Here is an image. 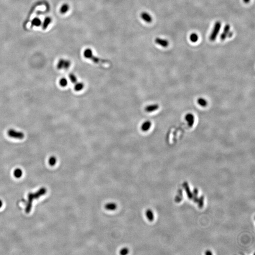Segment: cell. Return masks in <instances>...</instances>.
<instances>
[{
	"mask_svg": "<svg viewBox=\"0 0 255 255\" xmlns=\"http://www.w3.org/2000/svg\"><path fill=\"white\" fill-rule=\"evenodd\" d=\"M205 254H206V255H212V253L211 252V251H207L205 253Z\"/></svg>",
	"mask_w": 255,
	"mask_h": 255,
	"instance_id": "obj_26",
	"label": "cell"
},
{
	"mask_svg": "<svg viewBox=\"0 0 255 255\" xmlns=\"http://www.w3.org/2000/svg\"><path fill=\"white\" fill-rule=\"evenodd\" d=\"M197 103L198 105L202 107H206L207 105L208 102L205 98L203 97H199L197 99Z\"/></svg>",
	"mask_w": 255,
	"mask_h": 255,
	"instance_id": "obj_13",
	"label": "cell"
},
{
	"mask_svg": "<svg viewBox=\"0 0 255 255\" xmlns=\"http://www.w3.org/2000/svg\"><path fill=\"white\" fill-rule=\"evenodd\" d=\"M48 162H49V164H50V166H53L54 165H55V164H56L57 158L55 156H52L49 158Z\"/></svg>",
	"mask_w": 255,
	"mask_h": 255,
	"instance_id": "obj_20",
	"label": "cell"
},
{
	"mask_svg": "<svg viewBox=\"0 0 255 255\" xmlns=\"http://www.w3.org/2000/svg\"><path fill=\"white\" fill-rule=\"evenodd\" d=\"M221 26H222L221 23L219 21L216 22V23L214 24L213 30H212V31L210 34V37H209V39L210 41L213 42V41L216 40V38L217 37V36L219 33Z\"/></svg>",
	"mask_w": 255,
	"mask_h": 255,
	"instance_id": "obj_1",
	"label": "cell"
},
{
	"mask_svg": "<svg viewBox=\"0 0 255 255\" xmlns=\"http://www.w3.org/2000/svg\"><path fill=\"white\" fill-rule=\"evenodd\" d=\"M85 87V85L83 82H77L75 83V85L74 87V90L77 92H79L82 91Z\"/></svg>",
	"mask_w": 255,
	"mask_h": 255,
	"instance_id": "obj_11",
	"label": "cell"
},
{
	"mask_svg": "<svg viewBox=\"0 0 255 255\" xmlns=\"http://www.w3.org/2000/svg\"><path fill=\"white\" fill-rule=\"evenodd\" d=\"M146 218H147V219L149 221H153L154 219V213H153V212L152 210H150V209H147L146 212Z\"/></svg>",
	"mask_w": 255,
	"mask_h": 255,
	"instance_id": "obj_14",
	"label": "cell"
},
{
	"mask_svg": "<svg viewBox=\"0 0 255 255\" xmlns=\"http://www.w3.org/2000/svg\"><path fill=\"white\" fill-rule=\"evenodd\" d=\"M69 79H70V81H71L73 83H76L78 81V79H77V77L73 73H70V74L69 75Z\"/></svg>",
	"mask_w": 255,
	"mask_h": 255,
	"instance_id": "obj_19",
	"label": "cell"
},
{
	"mask_svg": "<svg viewBox=\"0 0 255 255\" xmlns=\"http://www.w3.org/2000/svg\"><path fill=\"white\" fill-rule=\"evenodd\" d=\"M42 25L41 19L38 18H35L31 21V27H39Z\"/></svg>",
	"mask_w": 255,
	"mask_h": 255,
	"instance_id": "obj_16",
	"label": "cell"
},
{
	"mask_svg": "<svg viewBox=\"0 0 255 255\" xmlns=\"http://www.w3.org/2000/svg\"><path fill=\"white\" fill-rule=\"evenodd\" d=\"M233 32L230 31L229 32V33H228V36H227V37L230 38V37H232V36H233Z\"/></svg>",
	"mask_w": 255,
	"mask_h": 255,
	"instance_id": "obj_25",
	"label": "cell"
},
{
	"mask_svg": "<svg viewBox=\"0 0 255 255\" xmlns=\"http://www.w3.org/2000/svg\"><path fill=\"white\" fill-rule=\"evenodd\" d=\"M105 209L108 211H114L116 210L117 208V205L115 203H108L105 204Z\"/></svg>",
	"mask_w": 255,
	"mask_h": 255,
	"instance_id": "obj_10",
	"label": "cell"
},
{
	"mask_svg": "<svg viewBox=\"0 0 255 255\" xmlns=\"http://www.w3.org/2000/svg\"><path fill=\"white\" fill-rule=\"evenodd\" d=\"M154 42L156 44L160 45L163 47H166L169 45V43L166 39H164L160 37H156L154 40Z\"/></svg>",
	"mask_w": 255,
	"mask_h": 255,
	"instance_id": "obj_5",
	"label": "cell"
},
{
	"mask_svg": "<svg viewBox=\"0 0 255 255\" xmlns=\"http://www.w3.org/2000/svg\"><path fill=\"white\" fill-rule=\"evenodd\" d=\"M69 9H70V6L69 5V4L67 3H64L61 5L60 9V12L61 13L64 14L69 11Z\"/></svg>",
	"mask_w": 255,
	"mask_h": 255,
	"instance_id": "obj_15",
	"label": "cell"
},
{
	"mask_svg": "<svg viewBox=\"0 0 255 255\" xmlns=\"http://www.w3.org/2000/svg\"><path fill=\"white\" fill-rule=\"evenodd\" d=\"M159 108V105L158 104H152L150 105H148L145 107V110L146 113H152L154 112Z\"/></svg>",
	"mask_w": 255,
	"mask_h": 255,
	"instance_id": "obj_8",
	"label": "cell"
},
{
	"mask_svg": "<svg viewBox=\"0 0 255 255\" xmlns=\"http://www.w3.org/2000/svg\"><path fill=\"white\" fill-rule=\"evenodd\" d=\"M190 39L192 42H196L198 39V36L196 33H192L190 35Z\"/></svg>",
	"mask_w": 255,
	"mask_h": 255,
	"instance_id": "obj_22",
	"label": "cell"
},
{
	"mask_svg": "<svg viewBox=\"0 0 255 255\" xmlns=\"http://www.w3.org/2000/svg\"><path fill=\"white\" fill-rule=\"evenodd\" d=\"M230 31V25L229 24L226 25L224 26V30L220 36V39L221 40L224 41L227 37L228 33Z\"/></svg>",
	"mask_w": 255,
	"mask_h": 255,
	"instance_id": "obj_6",
	"label": "cell"
},
{
	"mask_svg": "<svg viewBox=\"0 0 255 255\" xmlns=\"http://www.w3.org/2000/svg\"><path fill=\"white\" fill-rule=\"evenodd\" d=\"M203 201L204 197L203 196H201L200 198L199 199V200H198V203H199V207H201L202 206H203Z\"/></svg>",
	"mask_w": 255,
	"mask_h": 255,
	"instance_id": "obj_24",
	"label": "cell"
},
{
	"mask_svg": "<svg viewBox=\"0 0 255 255\" xmlns=\"http://www.w3.org/2000/svg\"><path fill=\"white\" fill-rule=\"evenodd\" d=\"M68 84V81L66 78H61L59 81V84L61 87H67Z\"/></svg>",
	"mask_w": 255,
	"mask_h": 255,
	"instance_id": "obj_21",
	"label": "cell"
},
{
	"mask_svg": "<svg viewBox=\"0 0 255 255\" xmlns=\"http://www.w3.org/2000/svg\"><path fill=\"white\" fill-rule=\"evenodd\" d=\"M185 119L187 121L188 126L191 127L194 124L195 122V116L192 113H188L186 115Z\"/></svg>",
	"mask_w": 255,
	"mask_h": 255,
	"instance_id": "obj_4",
	"label": "cell"
},
{
	"mask_svg": "<svg viewBox=\"0 0 255 255\" xmlns=\"http://www.w3.org/2000/svg\"><path fill=\"white\" fill-rule=\"evenodd\" d=\"M140 17L146 23H151L152 21V18L151 15L146 12H142L140 14Z\"/></svg>",
	"mask_w": 255,
	"mask_h": 255,
	"instance_id": "obj_9",
	"label": "cell"
},
{
	"mask_svg": "<svg viewBox=\"0 0 255 255\" xmlns=\"http://www.w3.org/2000/svg\"><path fill=\"white\" fill-rule=\"evenodd\" d=\"M52 18L50 17H47L44 19V22H43L42 28L44 30H45L48 27L49 25L52 22Z\"/></svg>",
	"mask_w": 255,
	"mask_h": 255,
	"instance_id": "obj_12",
	"label": "cell"
},
{
	"mask_svg": "<svg viewBox=\"0 0 255 255\" xmlns=\"http://www.w3.org/2000/svg\"><path fill=\"white\" fill-rule=\"evenodd\" d=\"M9 136L11 138L16 139H22L24 138L25 135L23 132L21 131H17L14 129H10L7 132Z\"/></svg>",
	"mask_w": 255,
	"mask_h": 255,
	"instance_id": "obj_3",
	"label": "cell"
},
{
	"mask_svg": "<svg viewBox=\"0 0 255 255\" xmlns=\"http://www.w3.org/2000/svg\"><path fill=\"white\" fill-rule=\"evenodd\" d=\"M3 203L2 201H1V200H0V208L3 206Z\"/></svg>",
	"mask_w": 255,
	"mask_h": 255,
	"instance_id": "obj_27",
	"label": "cell"
},
{
	"mask_svg": "<svg viewBox=\"0 0 255 255\" xmlns=\"http://www.w3.org/2000/svg\"><path fill=\"white\" fill-rule=\"evenodd\" d=\"M23 174V172L21 169H17L14 172V175L16 178H20Z\"/></svg>",
	"mask_w": 255,
	"mask_h": 255,
	"instance_id": "obj_18",
	"label": "cell"
},
{
	"mask_svg": "<svg viewBox=\"0 0 255 255\" xmlns=\"http://www.w3.org/2000/svg\"><path fill=\"white\" fill-rule=\"evenodd\" d=\"M243 1H244V3H249L250 2V0H243Z\"/></svg>",
	"mask_w": 255,
	"mask_h": 255,
	"instance_id": "obj_28",
	"label": "cell"
},
{
	"mask_svg": "<svg viewBox=\"0 0 255 255\" xmlns=\"http://www.w3.org/2000/svg\"><path fill=\"white\" fill-rule=\"evenodd\" d=\"M71 66V61L69 60L60 59L57 64V68L58 70H67Z\"/></svg>",
	"mask_w": 255,
	"mask_h": 255,
	"instance_id": "obj_2",
	"label": "cell"
},
{
	"mask_svg": "<svg viewBox=\"0 0 255 255\" xmlns=\"http://www.w3.org/2000/svg\"><path fill=\"white\" fill-rule=\"evenodd\" d=\"M129 252V250L127 248H124L120 250V254L122 255H125L128 254Z\"/></svg>",
	"mask_w": 255,
	"mask_h": 255,
	"instance_id": "obj_23",
	"label": "cell"
},
{
	"mask_svg": "<svg viewBox=\"0 0 255 255\" xmlns=\"http://www.w3.org/2000/svg\"><path fill=\"white\" fill-rule=\"evenodd\" d=\"M183 186H184V188L185 189L186 192L187 193L188 198L190 199H192V198H193V194L191 192V191H190L188 183H184Z\"/></svg>",
	"mask_w": 255,
	"mask_h": 255,
	"instance_id": "obj_17",
	"label": "cell"
},
{
	"mask_svg": "<svg viewBox=\"0 0 255 255\" xmlns=\"http://www.w3.org/2000/svg\"><path fill=\"white\" fill-rule=\"evenodd\" d=\"M152 123L150 121H146L141 125V130L143 132L148 131L151 128Z\"/></svg>",
	"mask_w": 255,
	"mask_h": 255,
	"instance_id": "obj_7",
	"label": "cell"
}]
</instances>
